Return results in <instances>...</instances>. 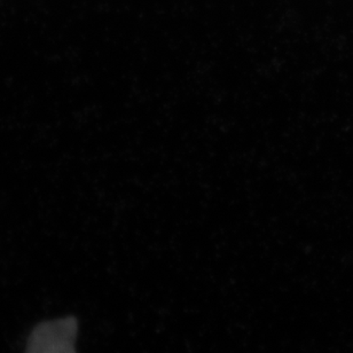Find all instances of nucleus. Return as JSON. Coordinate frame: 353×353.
I'll return each instance as SVG.
<instances>
[{
    "label": "nucleus",
    "mask_w": 353,
    "mask_h": 353,
    "mask_svg": "<svg viewBox=\"0 0 353 353\" xmlns=\"http://www.w3.org/2000/svg\"><path fill=\"white\" fill-rule=\"evenodd\" d=\"M79 323L74 316L38 323L28 339L26 353H77Z\"/></svg>",
    "instance_id": "f257e3e1"
}]
</instances>
